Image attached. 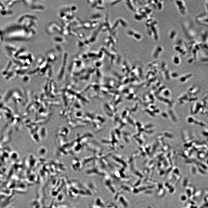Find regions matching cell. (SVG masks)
<instances>
[{
  "label": "cell",
  "instance_id": "6da1fadb",
  "mask_svg": "<svg viewBox=\"0 0 208 208\" xmlns=\"http://www.w3.org/2000/svg\"><path fill=\"white\" fill-rule=\"evenodd\" d=\"M13 11L8 6L4 1H0V15L7 16L12 15Z\"/></svg>",
  "mask_w": 208,
  "mask_h": 208
}]
</instances>
